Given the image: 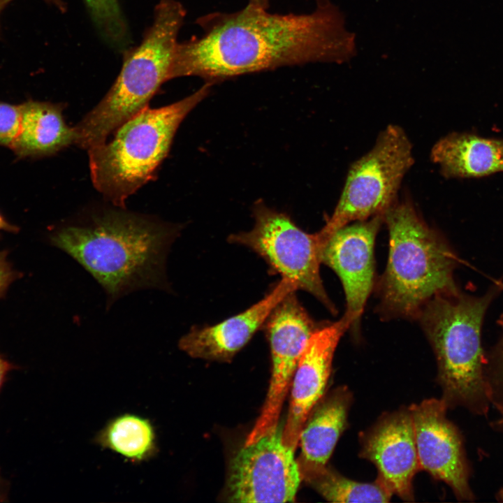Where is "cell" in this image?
Here are the masks:
<instances>
[{
    "label": "cell",
    "mask_w": 503,
    "mask_h": 503,
    "mask_svg": "<svg viewBox=\"0 0 503 503\" xmlns=\"http://www.w3.org/2000/svg\"><path fill=\"white\" fill-rule=\"evenodd\" d=\"M249 4L196 20L201 36L178 43L169 80L196 76L212 85L239 75L314 62L342 64L356 54L355 34L330 0L306 14L270 13Z\"/></svg>",
    "instance_id": "1"
},
{
    "label": "cell",
    "mask_w": 503,
    "mask_h": 503,
    "mask_svg": "<svg viewBox=\"0 0 503 503\" xmlns=\"http://www.w3.org/2000/svg\"><path fill=\"white\" fill-rule=\"evenodd\" d=\"M181 227L123 210L94 212L50 236L100 284L107 307L136 291H170L166 260Z\"/></svg>",
    "instance_id": "2"
},
{
    "label": "cell",
    "mask_w": 503,
    "mask_h": 503,
    "mask_svg": "<svg viewBox=\"0 0 503 503\" xmlns=\"http://www.w3.org/2000/svg\"><path fill=\"white\" fill-rule=\"evenodd\" d=\"M498 291L493 287L481 296L458 289L442 293L429 300L419 312L417 318L436 356L437 381L448 408L464 407L477 416L488 413L491 404L481 327Z\"/></svg>",
    "instance_id": "3"
},
{
    "label": "cell",
    "mask_w": 503,
    "mask_h": 503,
    "mask_svg": "<svg viewBox=\"0 0 503 503\" xmlns=\"http://www.w3.org/2000/svg\"><path fill=\"white\" fill-rule=\"evenodd\" d=\"M389 232L388 263L379 284L381 310L389 316L417 318L435 296L458 289V258L430 228L409 199L396 201L384 214Z\"/></svg>",
    "instance_id": "4"
},
{
    "label": "cell",
    "mask_w": 503,
    "mask_h": 503,
    "mask_svg": "<svg viewBox=\"0 0 503 503\" xmlns=\"http://www.w3.org/2000/svg\"><path fill=\"white\" fill-rule=\"evenodd\" d=\"M186 10L176 0H161L141 43L124 52L118 77L102 100L75 126V145L87 150L147 107L168 74Z\"/></svg>",
    "instance_id": "5"
},
{
    "label": "cell",
    "mask_w": 503,
    "mask_h": 503,
    "mask_svg": "<svg viewBox=\"0 0 503 503\" xmlns=\"http://www.w3.org/2000/svg\"><path fill=\"white\" fill-rule=\"evenodd\" d=\"M205 82L192 94L159 108L146 107L115 131L113 139L88 150L94 187L115 206L153 178L186 116L210 93Z\"/></svg>",
    "instance_id": "6"
},
{
    "label": "cell",
    "mask_w": 503,
    "mask_h": 503,
    "mask_svg": "<svg viewBox=\"0 0 503 503\" xmlns=\"http://www.w3.org/2000/svg\"><path fill=\"white\" fill-rule=\"evenodd\" d=\"M413 163L407 135L399 126L388 125L372 148L351 164L335 210L317 233L320 241L351 222L384 214L397 201L403 177Z\"/></svg>",
    "instance_id": "7"
},
{
    "label": "cell",
    "mask_w": 503,
    "mask_h": 503,
    "mask_svg": "<svg viewBox=\"0 0 503 503\" xmlns=\"http://www.w3.org/2000/svg\"><path fill=\"white\" fill-rule=\"evenodd\" d=\"M254 225L249 231L228 236L263 258L274 272L293 282L321 302L332 313L335 307L328 297L319 272L320 243L317 233L299 228L286 213L258 201L252 207Z\"/></svg>",
    "instance_id": "8"
},
{
    "label": "cell",
    "mask_w": 503,
    "mask_h": 503,
    "mask_svg": "<svg viewBox=\"0 0 503 503\" xmlns=\"http://www.w3.org/2000/svg\"><path fill=\"white\" fill-rule=\"evenodd\" d=\"M277 425L256 442L245 445L231 460L226 485L230 502H293L302 481L294 451Z\"/></svg>",
    "instance_id": "9"
},
{
    "label": "cell",
    "mask_w": 503,
    "mask_h": 503,
    "mask_svg": "<svg viewBox=\"0 0 503 503\" xmlns=\"http://www.w3.org/2000/svg\"><path fill=\"white\" fill-rule=\"evenodd\" d=\"M287 294L272 310L264 323L269 340L272 375L261 413L245 445L251 444L278 425L300 357L312 335L319 329L296 296Z\"/></svg>",
    "instance_id": "10"
},
{
    "label": "cell",
    "mask_w": 503,
    "mask_h": 503,
    "mask_svg": "<svg viewBox=\"0 0 503 503\" xmlns=\"http://www.w3.org/2000/svg\"><path fill=\"white\" fill-rule=\"evenodd\" d=\"M448 407L441 399L425 400L409 407L421 469L444 482L461 501H473L471 468L462 437L446 416Z\"/></svg>",
    "instance_id": "11"
},
{
    "label": "cell",
    "mask_w": 503,
    "mask_h": 503,
    "mask_svg": "<svg viewBox=\"0 0 503 503\" xmlns=\"http://www.w3.org/2000/svg\"><path fill=\"white\" fill-rule=\"evenodd\" d=\"M383 222L384 214H378L347 224L319 241L321 263L342 281L347 301L343 316L350 326L358 323L373 286L374 240Z\"/></svg>",
    "instance_id": "12"
},
{
    "label": "cell",
    "mask_w": 503,
    "mask_h": 503,
    "mask_svg": "<svg viewBox=\"0 0 503 503\" xmlns=\"http://www.w3.org/2000/svg\"><path fill=\"white\" fill-rule=\"evenodd\" d=\"M360 455L376 466L377 479L393 495L414 500L412 481L421 468L409 408L384 415L365 432Z\"/></svg>",
    "instance_id": "13"
},
{
    "label": "cell",
    "mask_w": 503,
    "mask_h": 503,
    "mask_svg": "<svg viewBox=\"0 0 503 503\" xmlns=\"http://www.w3.org/2000/svg\"><path fill=\"white\" fill-rule=\"evenodd\" d=\"M349 327L343 316L335 323L319 328L300 357L292 379L290 406L282 432L284 443L293 450L310 412L323 395L335 350Z\"/></svg>",
    "instance_id": "14"
},
{
    "label": "cell",
    "mask_w": 503,
    "mask_h": 503,
    "mask_svg": "<svg viewBox=\"0 0 503 503\" xmlns=\"http://www.w3.org/2000/svg\"><path fill=\"white\" fill-rule=\"evenodd\" d=\"M297 290L293 282L282 278L268 295L244 312L215 325L191 328L181 337L179 347L193 358L229 361L264 326L275 307Z\"/></svg>",
    "instance_id": "15"
},
{
    "label": "cell",
    "mask_w": 503,
    "mask_h": 503,
    "mask_svg": "<svg viewBox=\"0 0 503 503\" xmlns=\"http://www.w3.org/2000/svg\"><path fill=\"white\" fill-rule=\"evenodd\" d=\"M430 159L447 178H473L503 172V138L454 132L432 147Z\"/></svg>",
    "instance_id": "16"
},
{
    "label": "cell",
    "mask_w": 503,
    "mask_h": 503,
    "mask_svg": "<svg viewBox=\"0 0 503 503\" xmlns=\"http://www.w3.org/2000/svg\"><path fill=\"white\" fill-rule=\"evenodd\" d=\"M351 395L340 387L321 399L310 412L300 435L297 460L301 476L326 465L347 427Z\"/></svg>",
    "instance_id": "17"
},
{
    "label": "cell",
    "mask_w": 503,
    "mask_h": 503,
    "mask_svg": "<svg viewBox=\"0 0 503 503\" xmlns=\"http://www.w3.org/2000/svg\"><path fill=\"white\" fill-rule=\"evenodd\" d=\"M63 108L32 99L21 103L20 129L10 148L17 158L51 156L75 143L74 128L66 123Z\"/></svg>",
    "instance_id": "18"
},
{
    "label": "cell",
    "mask_w": 503,
    "mask_h": 503,
    "mask_svg": "<svg viewBox=\"0 0 503 503\" xmlns=\"http://www.w3.org/2000/svg\"><path fill=\"white\" fill-rule=\"evenodd\" d=\"M94 442L133 463L156 456L158 446L154 428L146 418L124 414L110 419L96 434Z\"/></svg>",
    "instance_id": "19"
},
{
    "label": "cell",
    "mask_w": 503,
    "mask_h": 503,
    "mask_svg": "<svg viewBox=\"0 0 503 503\" xmlns=\"http://www.w3.org/2000/svg\"><path fill=\"white\" fill-rule=\"evenodd\" d=\"M302 479L332 502H388L393 493L378 479L360 483L326 465L302 474Z\"/></svg>",
    "instance_id": "20"
},
{
    "label": "cell",
    "mask_w": 503,
    "mask_h": 503,
    "mask_svg": "<svg viewBox=\"0 0 503 503\" xmlns=\"http://www.w3.org/2000/svg\"><path fill=\"white\" fill-rule=\"evenodd\" d=\"M486 379L490 404L503 414V333L486 358Z\"/></svg>",
    "instance_id": "21"
},
{
    "label": "cell",
    "mask_w": 503,
    "mask_h": 503,
    "mask_svg": "<svg viewBox=\"0 0 503 503\" xmlns=\"http://www.w3.org/2000/svg\"><path fill=\"white\" fill-rule=\"evenodd\" d=\"M21 104L0 101V147L11 148L19 131Z\"/></svg>",
    "instance_id": "22"
},
{
    "label": "cell",
    "mask_w": 503,
    "mask_h": 503,
    "mask_svg": "<svg viewBox=\"0 0 503 503\" xmlns=\"http://www.w3.org/2000/svg\"><path fill=\"white\" fill-rule=\"evenodd\" d=\"M8 251L0 252V298L3 297L13 282L22 276L7 260Z\"/></svg>",
    "instance_id": "23"
},
{
    "label": "cell",
    "mask_w": 503,
    "mask_h": 503,
    "mask_svg": "<svg viewBox=\"0 0 503 503\" xmlns=\"http://www.w3.org/2000/svg\"><path fill=\"white\" fill-rule=\"evenodd\" d=\"M15 366L0 355V389L5 381L7 374Z\"/></svg>",
    "instance_id": "24"
},
{
    "label": "cell",
    "mask_w": 503,
    "mask_h": 503,
    "mask_svg": "<svg viewBox=\"0 0 503 503\" xmlns=\"http://www.w3.org/2000/svg\"><path fill=\"white\" fill-rule=\"evenodd\" d=\"M20 228L8 222L6 218L0 212V231H7L11 233H17Z\"/></svg>",
    "instance_id": "25"
},
{
    "label": "cell",
    "mask_w": 503,
    "mask_h": 503,
    "mask_svg": "<svg viewBox=\"0 0 503 503\" xmlns=\"http://www.w3.org/2000/svg\"><path fill=\"white\" fill-rule=\"evenodd\" d=\"M45 2L54 6L59 11H66V4L63 0H44Z\"/></svg>",
    "instance_id": "26"
},
{
    "label": "cell",
    "mask_w": 503,
    "mask_h": 503,
    "mask_svg": "<svg viewBox=\"0 0 503 503\" xmlns=\"http://www.w3.org/2000/svg\"><path fill=\"white\" fill-rule=\"evenodd\" d=\"M249 4L258 6L264 9H268L270 0H248Z\"/></svg>",
    "instance_id": "27"
},
{
    "label": "cell",
    "mask_w": 503,
    "mask_h": 503,
    "mask_svg": "<svg viewBox=\"0 0 503 503\" xmlns=\"http://www.w3.org/2000/svg\"><path fill=\"white\" fill-rule=\"evenodd\" d=\"M7 490L4 481L0 474V502H4L7 497Z\"/></svg>",
    "instance_id": "28"
},
{
    "label": "cell",
    "mask_w": 503,
    "mask_h": 503,
    "mask_svg": "<svg viewBox=\"0 0 503 503\" xmlns=\"http://www.w3.org/2000/svg\"><path fill=\"white\" fill-rule=\"evenodd\" d=\"M12 0H0V14L3 8L11 1Z\"/></svg>",
    "instance_id": "29"
},
{
    "label": "cell",
    "mask_w": 503,
    "mask_h": 503,
    "mask_svg": "<svg viewBox=\"0 0 503 503\" xmlns=\"http://www.w3.org/2000/svg\"><path fill=\"white\" fill-rule=\"evenodd\" d=\"M496 497L499 502H503V488L497 492Z\"/></svg>",
    "instance_id": "30"
}]
</instances>
